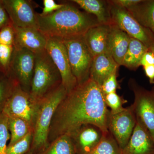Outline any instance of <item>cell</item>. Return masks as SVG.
<instances>
[{"mask_svg": "<svg viewBox=\"0 0 154 154\" xmlns=\"http://www.w3.org/2000/svg\"><path fill=\"white\" fill-rule=\"evenodd\" d=\"M110 113L101 89L90 78L67 93L58 106L50 127L48 143L63 135L71 136L85 125H94L106 133Z\"/></svg>", "mask_w": 154, "mask_h": 154, "instance_id": "1", "label": "cell"}, {"mask_svg": "<svg viewBox=\"0 0 154 154\" xmlns=\"http://www.w3.org/2000/svg\"><path fill=\"white\" fill-rule=\"evenodd\" d=\"M38 30L46 38L61 39L83 36L99 23L96 17L69 5L47 15L37 14Z\"/></svg>", "mask_w": 154, "mask_h": 154, "instance_id": "2", "label": "cell"}, {"mask_svg": "<svg viewBox=\"0 0 154 154\" xmlns=\"http://www.w3.org/2000/svg\"><path fill=\"white\" fill-rule=\"evenodd\" d=\"M67 94V92L61 84L40 99L39 109L33 130L30 152L41 154L49 146L48 134L53 117Z\"/></svg>", "mask_w": 154, "mask_h": 154, "instance_id": "3", "label": "cell"}, {"mask_svg": "<svg viewBox=\"0 0 154 154\" xmlns=\"http://www.w3.org/2000/svg\"><path fill=\"white\" fill-rule=\"evenodd\" d=\"M60 84V73L46 50L36 54L30 95L39 100Z\"/></svg>", "mask_w": 154, "mask_h": 154, "instance_id": "4", "label": "cell"}, {"mask_svg": "<svg viewBox=\"0 0 154 154\" xmlns=\"http://www.w3.org/2000/svg\"><path fill=\"white\" fill-rule=\"evenodd\" d=\"M39 101L25 91L17 81L3 112L8 117L24 119L33 130L39 109Z\"/></svg>", "mask_w": 154, "mask_h": 154, "instance_id": "5", "label": "cell"}, {"mask_svg": "<svg viewBox=\"0 0 154 154\" xmlns=\"http://www.w3.org/2000/svg\"><path fill=\"white\" fill-rule=\"evenodd\" d=\"M66 48L73 75L78 84L90 78V70L94 57L86 44L84 36L62 39Z\"/></svg>", "mask_w": 154, "mask_h": 154, "instance_id": "6", "label": "cell"}, {"mask_svg": "<svg viewBox=\"0 0 154 154\" xmlns=\"http://www.w3.org/2000/svg\"><path fill=\"white\" fill-rule=\"evenodd\" d=\"M111 24L126 33L131 38L139 40L149 48L154 43V34L141 25L132 14L124 8L107 1Z\"/></svg>", "mask_w": 154, "mask_h": 154, "instance_id": "7", "label": "cell"}, {"mask_svg": "<svg viewBox=\"0 0 154 154\" xmlns=\"http://www.w3.org/2000/svg\"><path fill=\"white\" fill-rule=\"evenodd\" d=\"M129 88L134 94L131 105L136 118L149 131L154 140V87L147 90L141 87L133 79L129 81Z\"/></svg>", "mask_w": 154, "mask_h": 154, "instance_id": "8", "label": "cell"}, {"mask_svg": "<svg viewBox=\"0 0 154 154\" xmlns=\"http://www.w3.org/2000/svg\"><path fill=\"white\" fill-rule=\"evenodd\" d=\"M47 38L45 50L58 70L62 85L68 93L75 88L78 82L72 72L66 48L61 39L52 37Z\"/></svg>", "mask_w": 154, "mask_h": 154, "instance_id": "9", "label": "cell"}, {"mask_svg": "<svg viewBox=\"0 0 154 154\" xmlns=\"http://www.w3.org/2000/svg\"><path fill=\"white\" fill-rule=\"evenodd\" d=\"M136 117L131 106L115 114L110 113L107 122L109 132L122 149L128 143L136 124Z\"/></svg>", "mask_w": 154, "mask_h": 154, "instance_id": "10", "label": "cell"}, {"mask_svg": "<svg viewBox=\"0 0 154 154\" xmlns=\"http://www.w3.org/2000/svg\"><path fill=\"white\" fill-rule=\"evenodd\" d=\"M14 48L12 68L15 78L25 91L30 93L35 63V54L24 48Z\"/></svg>", "mask_w": 154, "mask_h": 154, "instance_id": "11", "label": "cell"}, {"mask_svg": "<svg viewBox=\"0 0 154 154\" xmlns=\"http://www.w3.org/2000/svg\"><path fill=\"white\" fill-rule=\"evenodd\" d=\"M12 22V25L19 28L38 29L37 14L30 1L27 0L1 1Z\"/></svg>", "mask_w": 154, "mask_h": 154, "instance_id": "12", "label": "cell"}, {"mask_svg": "<svg viewBox=\"0 0 154 154\" xmlns=\"http://www.w3.org/2000/svg\"><path fill=\"white\" fill-rule=\"evenodd\" d=\"M131 137L122 149V154H154V140L149 131L136 118Z\"/></svg>", "mask_w": 154, "mask_h": 154, "instance_id": "13", "label": "cell"}, {"mask_svg": "<svg viewBox=\"0 0 154 154\" xmlns=\"http://www.w3.org/2000/svg\"><path fill=\"white\" fill-rule=\"evenodd\" d=\"M12 26L15 32L14 47L26 48L35 54L45 50L47 38L38 29Z\"/></svg>", "mask_w": 154, "mask_h": 154, "instance_id": "14", "label": "cell"}, {"mask_svg": "<svg viewBox=\"0 0 154 154\" xmlns=\"http://www.w3.org/2000/svg\"><path fill=\"white\" fill-rule=\"evenodd\" d=\"M104 134L98 127L87 124L81 127L70 136L77 154H89L100 142Z\"/></svg>", "mask_w": 154, "mask_h": 154, "instance_id": "15", "label": "cell"}, {"mask_svg": "<svg viewBox=\"0 0 154 154\" xmlns=\"http://www.w3.org/2000/svg\"><path fill=\"white\" fill-rule=\"evenodd\" d=\"M111 24H98L90 28L84 35L86 44L93 57L102 54H110L108 45Z\"/></svg>", "mask_w": 154, "mask_h": 154, "instance_id": "16", "label": "cell"}, {"mask_svg": "<svg viewBox=\"0 0 154 154\" xmlns=\"http://www.w3.org/2000/svg\"><path fill=\"white\" fill-rule=\"evenodd\" d=\"M119 66L110 54L104 53L96 55L93 58L90 70V78L100 88L108 77L118 71Z\"/></svg>", "mask_w": 154, "mask_h": 154, "instance_id": "17", "label": "cell"}, {"mask_svg": "<svg viewBox=\"0 0 154 154\" xmlns=\"http://www.w3.org/2000/svg\"><path fill=\"white\" fill-rule=\"evenodd\" d=\"M131 37L117 26L111 24L108 49L110 55L119 66L127 52Z\"/></svg>", "mask_w": 154, "mask_h": 154, "instance_id": "18", "label": "cell"}, {"mask_svg": "<svg viewBox=\"0 0 154 154\" xmlns=\"http://www.w3.org/2000/svg\"><path fill=\"white\" fill-rule=\"evenodd\" d=\"M86 13L93 14L100 24H111L109 6L107 1L100 0H73Z\"/></svg>", "mask_w": 154, "mask_h": 154, "instance_id": "19", "label": "cell"}, {"mask_svg": "<svg viewBox=\"0 0 154 154\" xmlns=\"http://www.w3.org/2000/svg\"><path fill=\"white\" fill-rule=\"evenodd\" d=\"M139 22L154 34V0H141L126 9Z\"/></svg>", "mask_w": 154, "mask_h": 154, "instance_id": "20", "label": "cell"}, {"mask_svg": "<svg viewBox=\"0 0 154 154\" xmlns=\"http://www.w3.org/2000/svg\"><path fill=\"white\" fill-rule=\"evenodd\" d=\"M148 50L149 48L140 41L131 37L129 46L121 66L131 70H136L140 66L142 58Z\"/></svg>", "mask_w": 154, "mask_h": 154, "instance_id": "21", "label": "cell"}, {"mask_svg": "<svg viewBox=\"0 0 154 154\" xmlns=\"http://www.w3.org/2000/svg\"><path fill=\"white\" fill-rule=\"evenodd\" d=\"M8 118V129L11 134L8 146L14 144L25 137L29 133L33 132V128L24 119L14 117Z\"/></svg>", "mask_w": 154, "mask_h": 154, "instance_id": "22", "label": "cell"}, {"mask_svg": "<svg viewBox=\"0 0 154 154\" xmlns=\"http://www.w3.org/2000/svg\"><path fill=\"white\" fill-rule=\"evenodd\" d=\"M40 154H77L72 137L63 135L49 144L44 152Z\"/></svg>", "mask_w": 154, "mask_h": 154, "instance_id": "23", "label": "cell"}, {"mask_svg": "<svg viewBox=\"0 0 154 154\" xmlns=\"http://www.w3.org/2000/svg\"><path fill=\"white\" fill-rule=\"evenodd\" d=\"M89 154H122V149L109 131L103 135L99 144Z\"/></svg>", "mask_w": 154, "mask_h": 154, "instance_id": "24", "label": "cell"}, {"mask_svg": "<svg viewBox=\"0 0 154 154\" xmlns=\"http://www.w3.org/2000/svg\"><path fill=\"white\" fill-rule=\"evenodd\" d=\"M17 81L11 77L0 78V113H2Z\"/></svg>", "mask_w": 154, "mask_h": 154, "instance_id": "25", "label": "cell"}, {"mask_svg": "<svg viewBox=\"0 0 154 154\" xmlns=\"http://www.w3.org/2000/svg\"><path fill=\"white\" fill-rule=\"evenodd\" d=\"M33 140V132L29 133L27 136L16 143L8 146L7 154H26L30 151Z\"/></svg>", "mask_w": 154, "mask_h": 154, "instance_id": "26", "label": "cell"}, {"mask_svg": "<svg viewBox=\"0 0 154 154\" xmlns=\"http://www.w3.org/2000/svg\"><path fill=\"white\" fill-rule=\"evenodd\" d=\"M104 97L106 105L110 108V112L113 114L119 113L124 110L123 105L127 102V100L122 96H119L116 92L107 94Z\"/></svg>", "mask_w": 154, "mask_h": 154, "instance_id": "27", "label": "cell"}, {"mask_svg": "<svg viewBox=\"0 0 154 154\" xmlns=\"http://www.w3.org/2000/svg\"><path fill=\"white\" fill-rule=\"evenodd\" d=\"M8 116L0 113V154H7V143L11 138L9 133Z\"/></svg>", "mask_w": 154, "mask_h": 154, "instance_id": "28", "label": "cell"}, {"mask_svg": "<svg viewBox=\"0 0 154 154\" xmlns=\"http://www.w3.org/2000/svg\"><path fill=\"white\" fill-rule=\"evenodd\" d=\"M117 72H116L108 77L100 87V89L104 96L113 92H116V90L120 88L117 82Z\"/></svg>", "mask_w": 154, "mask_h": 154, "instance_id": "29", "label": "cell"}, {"mask_svg": "<svg viewBox=\"0 0 154 154\" xmlns=\"http://www.w3.org/2000/svg\"><path fill=\"white\" fill-rule=\"evenodd\" d=\"M15 32L13 26H5L0 30V44L14 45Z\"/></svg>", "mask_w": 154, "mask_h": 154, "instance_id": "30", "label": "cell"}, {"mask_svg": "<svg viewBox=\"0 0 154 154\" xmlns=\"http://www.w3.org/2000/svg\"><path fill=\"white\" fill-rule=\"evenodd\" d=\"M14 50V45L0 44V64L5 68H7L11 62Z\"/></svg>", "mask_w": 154, "mask_h": 154, "instance_id": "31", "label": "cell"}, {"mask_svg": "<svg viewBox=\"0 0 154 154\" xmlns=\"http://www.w3.org/2000/svg\"><path fill=\"white\" fill-rule=\"evenodd\" d=\"M43 8L42 15H47L60 10L63 7L64 4H58L54 0H44L43 1Z\"/></svg>", "mask_w": 154, "mask_h": 154, "instance_id": "32", "label": "cell"}, {"mask_svg": "<svg viewBox=\"0 0 154 154\" xmlns=\"http://www.w3.org/2000/svg\"><path fill=\"white\" fill-rule=\"evenodd\" d=\"M141 0H112L110 2L116 5L128 9L140 2Z\"/></svg>", "mask_w": 154, "mask_h": 154, "instance_id": "33", "label": "cell"}, {"mask_svg": "<svg viewBox=\"0 0 154 154\" xmlns=\"http://www.w3.org/2000/svg\"><path fill=\"white\" fill-rule=\"evenodd\" d=\"M151 65H154V54L149 49L142 58L140 65L143 67Z\"/></svg>", "mask_w": 154, "mask_h": 154, "instance_id": "34", "label": "cell"}, {"mask_svg": "<svg viewBox=\"0 0 154 154\" xmlns=\"http://www.w3.org/2000/svg\"><path fill=\"white\" fill-rule=\"evenodd\" d=\"M143 68L149 83L151 84H154V65L146 66H143Z\"/></svg>", "mask_w": 154, "mask_h": 154, "instance_id": "35", "label": "cell"}, {"mask_svg": "<svg viewBox=\"0 0 154 154\" xmlns=\"http://www.w3.org/2000/svg\"><path fill=\"white\" fill-rule=\"evenodd\" d=\"M8 21V14L0 1V28L5 25Z\"/></svg>", "mask_w": 154, "mask_h": 154, "instance_id": "36", "label": "cell"}, {"mask_svg": "<svg viewBox=\"0 0 154 154\" xmlns=\"http://www.w3.org/2000/svg\"><path fill=\"white\" fill-rule=\"evenodd\" d=\"M149 49L151 51H152V52L154 54V43L152 44V46H150V47L149 48Z\"/></svg>", "mask_w": 154, "mask_h": 154, "instance_id": "37", "label": "cell"}, {"mask_svg": "<svg viewBox=\"0 0 154 154\" xmlns=\"http://www.w3.org/2000/svg\"><path fill=\"white\" fill-rule=\"evenodd\" d=\"M26 154H33V153H32L30 152H28V153H27Z\"/></svg>", "mask_w": 154, "mask_h": 154, "instance_id": "38", "label": "cell"}]
</instances>
